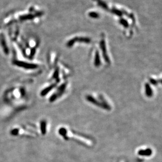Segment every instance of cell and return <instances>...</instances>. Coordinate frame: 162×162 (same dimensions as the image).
<instances>
[{
	"label": "cell",
	"mask_w": 162,
	"mask_h": 162,
	"mask_svg": "<svg viewBox=\"0 0 162 162\" xmlns=\"http://www.w3.org/2000/svg\"><path fill=\"white\" fill-rule=\"evenodd\" d=\"M88 15L89 17L93 19H97L99 17V14L96 12H90L89 13Z\"/></svg>",
	"instance_id": "14"
},
{
	"label": "cell",
	"mask_w": 162,
	"mask_h": 162,
	"mask_svg": "<svg viewBox=\"0 0 162 162\" xmlns=\"http://www.w3.org/2000/svg\"><path fill=\"white\" fill-rule=\"evenodd\" d=\"M120 23L122 25H123L125 28H127L128 27V26H129V24H128V22L126 20L123 19H120Z\"/></svg>",
	"instance_id": "16"
},
{
	"label": "cell",
	"mask_w": 162,
	"mask_h": 162,
	"mask_svg": "<svg viewBox=\"0 0 162 162\" xmlns=\"http://www.w3.org/2000/svg\"><path fill=\"white\" fill-rule=\"evenodd\" d=\"M47 123L45 120H42L41 122V130L43 135H45L46 133Z\"/></svg>",
	"instance_id": "10"
},
{
	"label": "cell",
	"mask_w": 162,
	"mask_h": 162,
	"mask_svg": "<svg viewBox=\"0 0 162 162\" xmlns=\"http://www.w3.org/2000/svg\"><path fill=\"white\" fill-rule=\"evenodd\" d=\"M75 43H76V41H75V39L74 37L73 38L71 39L70 40H68V42L67 43V46L68 48H70V47H71V46H73Z\"/></svg>",
	"instance_id": "17"
},
{
	"label": "cell",
	"mask_w": 162,
	"mask_h": 162,
	"mask_svg": "<svg viewBox=\"0 0 162 162\" xmlns=\"http://www.w3.org/2000/svg\"><path fill=\"white\" fill-rule=\"evenodd\" d=\"M100 48H101V50L102 52V55L103 57H104V59L105 61L107 62V63H110V61L109 57L107 54V49H106V45H105V42L104 39H102L101 42H100Z\"/></svg>",
	"instance_id": "4"
},
{
	"label": "cell",
	"mask_w": 162,
	"mask_h": 162,
	"mask_svg": "<svg viewBox=\"0 0 162 162\" xmlns=\"http://www.w3.org/2000/svg\"><path fill=\"white\" fill-rule=\"evenodd\" d=\"M100 65H101V60H100V54L98 51H96L94 56V65L97 67H98L100 66Z\"/></svg>",
	"instance_id": "7"
},
{
	"label": "cell",
	"mask_w": 162,
	"mask_h": 162,
	"mask_svg": "<svg viewBox=\"0 0 162 162\" xmlns=\"http://www.w3.org/2000/svg\"><path fill=\"white\" fill-rule=\"evenodd\" d=\"M59 68L57 67L56 69V70L55 71L54 75L53 76V77L54 79H56L57 83L59 82V81H60V79L59 78Z\"/></svg>",
	"instance_id": "13"
},
{
	"label": "cell",
	"mask_w": 162,
	"mask_h": 162,
	"mask_svg": "<svg viewBox=\"0 0 162 162\" xmlns=\"http://www.w3.org/2000/svg\"><path fill=\"white\" fill-rule=\"evenodd\" d=\"M14 64L18 66L23 67L26 69H35L38 67V66L36 64H34L28 63L23 62L21 61H15Z\"/></svg>",
	"instance_id": "3"
},
{
	"label": "cell",
	"mask_w": 162,
	"mask_h": 162,
	"mask_svg": "<svg viewBox=\"0 0 162 162\" xmlns=\"http://www.w3.org/2000/svg\"><path fill=\"white\" fill-rule=\"evenodd\" d=\"M94 1H96L99 7L102 8V9H104V10L108 9V5L105 2L102 1V0H94Z\"/></svg>",
	"instance_id": "11"
},
{
	"label": "cell",
	"mask_w": 162,
	"mask_h": 162,
	"mask_svg": "<svg viewBox=\"0 0 162 162\" xmlns=\"http://www.w3.org/2000/svg\"><path fill=\"white\" fill-rule=\"evenodd\" d=\"M75 41L79 42L81 43H90L91 40L90 38L87 37H75Z\"/></svg>",
	"instance_id": "8"
},
{
	"label": "cell",
	"mask_w": 162,
	"mask_h": 162,
	"mask_svg": "<svg viewBox=\"0 0 162 162\" xmlns=\"http://www.w3.org/2000/svg\"><path fill=\"white\" fill-rule=\"evenodd\" d=\"M138 154L141 155H150L152 154V150L149 148L146 150H140L138 152Z\"/></svg>",
	"instance_id": "12"
},
{
	"label": "cell",
	"mask_w": 162,
	"mask_h": 162,
	"mask_svg": "<svg viewBox=\"0 0 162 162\" xmlns=\"http://www.w3.org/2000/svg\"><path fill=\"white\" fill-rule=\"evenodd\" d=\"M149 82L151 83L153 85H157L158 83V80H156L155 79L153 78H149Z\"/></svg>",
	"instance_id": "18"
},
{
	"label": "cell",
	"mask_w": 162,
	"mask_h": 162,
	"mask_svg": "<svg viewBox=\"0 0 162 162\" xmlns=\"http://www.w3.org/2000/svg\"><path fill=\"white\" fill-rule=\"evenodd\" d=\"M59 134L64 137L65 140H67L68 138V132L64 127H61V128L59 130Z\"/></svg>",
	"instance_id": "9"
},
{
	"label": "cell",
	"mask_w": 162,
	"mask_h": 162,
	"mask_svg": "<svg viewBox=\"0 0 162 162\" xmlns=\"http://www.w3.org/2000/svg\"><path fill=\"white\" fill-rule=\"evenodd\" d=\"M99 97L100 101H99L97 98H94L93 96L90 95H87L86 96V98L89 102H90V103L93 104L94 105L97 106L99 107H101L105 110H108V111L111 110V106L107 103V102L105 101L104 97L101 95H99Z\"/></svg>",
	"instance_id": "1"
},
{
	"label": "cell",
	"mask_w": 162,
	"mask_h": 162,
	"mask_svg": "<svg viewBox=\"0 0 162 162\" xmlns=\"http://www.w3.org/2000/svg\"><path fill=\"white\" fill-rule=\"evenodd\" d=\"M67 82H66L65 83H63L62 85H61L57 89V91L51 96L49 98V101L51 102H54L55 101L58 99V98L60 97L62 95L64 92H65V90L67 88Z\"/></svg>",
	"instance_id": "2"
},
{
	"label": "cell",
	"mask_w": 162,
	"mask_h": 162,
	"mask_svg": "<svg viewBox=\"0 0 162 162\" xmlns=\"http://www.w3.org/2000/svg\"><path fill=\"white\" fill-rule=\"evenodd\" d=\"M57 85V83H53L52 85L48 86L45 89H43L41 92V95L42 96H44L46 95L49 92H51L53 89H54Z\"/></svg>",
	"instance_id": "5"
},
{
	"label": "cell",
	"mask_w": 162,
	"mask_h": 162,
	"mask_svg": "<svg viewBox=\"0 0 162 162\" xmlns=\"http://www.w3.org/2000/svg\"><path fill=\"white\" fill-rule=\"evenodd\" d=\"M112 12L113 14H114L115 15H117V16H122V11L118 10V9H113L112 10Z\"/></svg>",
	"instance_id": "15"
},
{
	"label": "cell",
	"mask_w": 162,
	"mask_h": 162,
	"mask_svg": "<svg viewBox=\"0 0 162 162\" xmlns=\"http://www.w3.org/2000/svg\"><path fill=\"white\" fill-rule=\"evenodd\" d=\"M144 86L145 95L148 97H151L153 95V92L151 87H150V84L148 83H146L145 84Z\"/></svg>",
	"instance_id": "6"
},
{
	"label": "cell",
	"mask_w": 162,
	"mask_h": 162,
	"mask_svg": "<svg viewBox=\"0 0 162 162\" xmlns=\"http://www.w3.org/2000/svg\"><path fill=\"white\" fill-rule=\"evenodd\" d=\"M18 133H19V130L17 129H13L12 131L11 132V134L12 135H16L18 134Z\"/></svg>",
	"instance_id": "19"
}]
</instances>
